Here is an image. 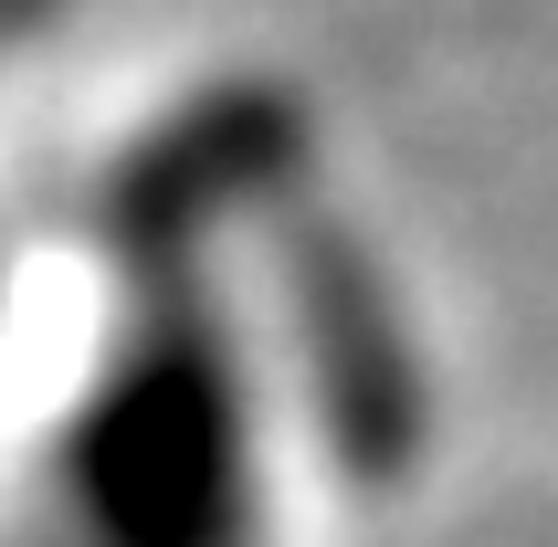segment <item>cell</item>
Wrapping results in <instances>:
<instances>
[{"label": "cell", "instance_id": "6da1fadb", "mask_svg": "<svg viewBox=\"0 0 558 547\" xmlns=\"http://www.w3.org/2000/svg\"><path fill=\"white\" fill-rule=\"evenodd\" d=\"M117 327L43 463L32 547H264V379L211 253H117Z\"/></svg>", "mask_w": 558, "mask_h": 547}, {"label": "cell", "instance_id": "7a4b0ae2", "mask_svg": "<svg viewBox=\"0 0 558 547\" xmlns=\"http://www.w3.org/2000/svg\"><path fill=\"white\" fill-rule=\"evenodd\" d=\"M63 11H74V0H0V63L22 53V42H43V32H53Z\"/></svg>", "mask_w": 558, "mask_h": 547}]
</instances>
